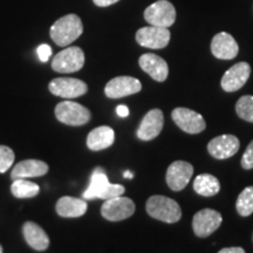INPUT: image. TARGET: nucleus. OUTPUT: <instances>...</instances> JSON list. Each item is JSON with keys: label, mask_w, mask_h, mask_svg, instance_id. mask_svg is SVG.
Wrapping results in <instances>:
<instances>
[{"label": "nucleus", "mask_w": 253, "mask_h": 253, "mask_svg": "<svg viewBox=\"0 0 253 253\" xmlns=\"http://www.w3.org/2000/svg\"><path fill=\"white\" fill-rule=\"evenodd\" d=\"M55 116L67 126H84L90 121L91 114L86 107L74 101H62L55 107Z\"/></svg>", "instance_id": "nucleus-4"}, {"label": "nucleus", "mask_w": 253, "mask_h": 253, "mask_svg": "<svg viewBox=\"0 0 253 253\" xmlns=\"http://www.w3.org/2000/svg\"><path fill=\"white\" fill-rule=\"evenodd\" d=\"M144 19L149 25L169 28L176 21V9L168 0H158L144 11Z\"/></svg>", "instance_id": "nucleus-5"}, {"label": "nucleus", "mask_w": 253, "mask_h": 253, "mask_svg": "<svg viewBox=\"0 0 253 253\" xmlns=\"http://www.w3.org/2000/svg\"><path fill=\"white\" fill-rule=\"evenodd\" d=\"M126 188L121 184H112L109 182L104 170L101 168L94 170L93 175L90 177V183L86 191L82 194V197L86 201L91 199H109L113 197H118L125 194Z\"/></svg>", "instance_id": "nucleus-2"}, {"label": "nucleus", "mask_w": 253, "mask_h": 253, "mask_svg": "<svg viewBox=\"0 0 253 253\" xmlns=\"http://www.w3.org/2000/svg\"><path fill=\"white\" fill-rule=\"evenodd\" d=\"M86 199L65 196L61 197L56 203V212L63 218H78L84 216L87 211Z\"/></svg>", "instance_id": "nucleus-20"}, {"label": "nucleus", "mask_w": 253, "mask_h": 253, "mask_svg": "<svg viewBox=\"0 0 253 253\" xmlns=\"http://www.w3.org/2000/svg\"><path fill=\"white\" fill-rule=\"evenodd\" d=\"M145 210L150 217L164 223H177L182 218V210L175 199L155 195L147 201Z\"/></svg>", "instance_id": "nucleus-3"}, {"label": "nucleus", "mask_w": 253, "mask_h": 253, "mask_svg": "<svg viewBox=\"0 0 253 253\" xmlns=\"http://www.w3.org/2000/svg\"><path fill=\"white\" fill-rule=\"evenodd\" d=\"M48 172V166L39 160H25L19 162L13 168L11 178H30V177H40Z\"/></svg>", "instance_id": "nucleus-19"}, {"label": "nucleus", "mask_w": 253, "mask_h": 253, "mask_svg": "<svg viewBox=\"0 0 253 253\" xmlns=\"http://www.w3.org/2000/svg\"><path fill=\"white\" fill-rule=\"evenodd\" d=\"M84 33V25L79 15L67 14L56 20L50 27L52 40L60 47H66L74 42Z\"/></svg>", "instance_id": "nucleus-1"}, {"label": "nucleus", "mask_w": 253, "mask_h": 253, "mask_svg": "<svg viewBox=\"0 0 253 253\" xmlns=\"http://www.w3.org/2000/svg\"><path fill=\"white\" fill-rule=\"evenodd\" d=\"M40 188L37 183L27 181V178L14 179L11 185V192L17 198H32L39 194Z\"/></svg>", "instance_id": "nucleus-24"}, {"label": "nucleus", "mask_w": 253, "mask_h": 253, "mask_svg": "<svg viewBox=\"0 0 253 253\" xmlns=\"http://www.w3.org/2000/svg\"><path fill=\"white\" fill-rule=\"evenodd\" d=\"M223 221L221 214L212 209H203L198 211L192 219V230L199 238H207L219 229Z\"/></svg>", "instance_id": "nucleus-10"}, {"label": "nucleus", "mask_w": 253, "mask_h": 253, "mask_svg": "<svg viewBox=\"0 0 253 253\" xmlns=\"http://www.w3.org/2000/svg\"><path fill=\"white\" fill-rule=\"evenodd\" d=\"M37 53L41 62H47L48 61L49 56L52 55V48H50L48 45H46V43H43V45H40L38 47Z\"/></svg>", "instance_id": "nucleus-29"}, {"label": "nucleus", "mask_w": 253, "mask_h": 253, "mask_svg": "<svg viewBox=\"0 0 253 253\" xmlns=\"http://www.w3.org/2000/svg\"><path fill=\"white\" fill-rule=\"evenodd\" d=\"M116 114H118L120 118H126L129 115V108L126 106H118Z\"/></svg>", "instance_id": "nucleus-32"}, {"label": "nucleus", "mask_w": 253, "mask_h": 253, "mask_svg": "<svg viewBox=\"0 0 253 253\" xmlns=\"http://www.w3.org/2000/svg\"><path fill=\"white\" fill-rule=\"evenodd\" d=\"M142 89V84L131 77H118L110 80L104 88V94L109 99H122L136 94Z\"/></svg>", "instance_id": "nucleus-14"}, {"label": "nucleus", "mask_w": 253, "mask_h": 253, "mask_svg": "<svg viewBox=\"0 0 253 253\" xmlns=\"http://www.w3.org/2000/svg\"><path fill=\"white\" fill-rule=\"evenodd\" d=\"M1 252H2V246L0 245V253H1Z\"/></svg>", "instance_id": "nucleus-34"}, {"label": "nucleus", "mask_w": 253, "mask_h": 253, "mask_svg": "<svg viewBox=\"0 0 253 253\" xmlns=\"http://www.w3.org/2000/svg\"><path fill=\"white\" fill-rule=\"evenodd\" d=\"M211 52L214 58L219 60H232L238 55L239 47L231 34L220 32L211 41Z\"/></svg>", "instance_id": "nucleus-17"}, {"label": "nucleus", "mask_w": 253, "mask_h": 253, "mask_svg": "<svg viewBox=\"0 0 253 253\" xmlns=\"http://www.w3.org/2000/svg\"><path fill=\"white\" fill-rule=\"evenodd\" d=\"M252 239H253V237H252Z\"/></svg>", "instance_id": "nucleus-35"}, {"label": "nucleus", "mask_w": 253, "mask_h": 253, "mask_svg": "<svg viewBox=\"0 0 253 253\" xmlns=\"http://www.w3.org/2000/svg\"><path fill=\"white\" fill-rule=\"evenodd\" d=\"M194 190L204 197H212L220 190V183L216 176L210 173H201L195 178Z\"/></svg>", "instance_id": "nucleus-23"}, {"label": "nucleus", "mask_w": 253, "mask_h": 253, "mask_svg": "<svg viewBox=\"0 0 253 253\" xmlns=\"http://www.w3.org/2000/svg\"><path fill=\"white\" fill-rule=\"evenodd\" d=\"M135 203L130 198L118 196L106 199L101 207V214L109 221H120L131 217L135 212Z\"/></svg>", "instance_id": "nucleus-7"}, {"label": "nucleus", "mask_w": 253, "mask_h": 253, "mask_svg": "<svg viewBox=\"0 0 253 253\" xmlns=\"http://www.w3.org/2000/svg\"><path fill=\"white\" fill-rule=\"evenodd\" d=\"M163 126L164 116L162 110L151 109L145 114L140 126H138L137 137L142 141L154 140L162 131Z\"/></svg>", "instance_id": "nucleus-16"}, {"label": "nucleus", "mask_w": 253, "mask_h": 253, "mask_svg": "<svg viewBox=\"0 0 253 253\" xmlns=\"http://www.w3.org/2000/svg\"><path fill=\"white\" fill-rule=\"evenodd\" d=\"M240 142L235 135H220L209 142L208 151L217 160H225L238 153Z\"/></svg>", "instance_id": "nucleus-15"}, {"label": "nucleus", "mask_w": 253, "mask_h": 253, "mask_svg": "<svg viewBox=\"0 0 253 253\" xmlns=\"http://www.w3.org/2000/svg\"><path fill=\"white\" fill-rule=\"evenodd\" d=\"M23 233L27 244L36 251H45L49 246L47 233L34 221H26L23 226Z\"/></svg>", "instance_id": "nucleus-22"}, {"label": "nucleus", "mask_w": 253, "mask_h": 253, "mask_svg": "<svg viewBox=\"0 0 253 253\" xmlns=\"http://www.w3.org/2000/svg\"><path fill=\"white\" fill-rule=\"evenodd\" d=\"M170 38H171V34H170L169 28L153 26V25L142 27L136 32V41L138 45L145 48L162 49L168 46Z\"/></svg>", "instance_id": "nucleus-9"}, {"label": "nucleus", "mask_w": 253, "mask_h": 253, "mask_svg": "<svg viewBox=\"0 0 253 253\" xmlns=\"http://www.w3.org/2000/svg\"><path fill=\"white\" fill-rule=\"evenodd\" d=\"M14 153L11 148L6 147V145H0V173L7 171L14 163Z\"/></svg>", "instance_id": "nucleus-27"}, {"label": "nucleus", "mask_w": 253, "mask_h": 253, "mask_svg": "<svg viewBox=\"0 0 253 253\" xmlns=\"http://www.w3.org/2000/svg\"><path fill=\"white\" fill-rule=\"evenodd\" d=\"M236 209L242 217H249L253 213V186H248L240 192L237 198Z\"/></svg>", "instance_id": "nucleus-25"}, {"label": "nucleus", "mask_w": 253, "mask_h": 253, "mask_svg": "<svg viewBox=\"0 0 253 253\" xmlns=\"http://www.w3.org/2000/svg\"><path fill=\"white\" fill-rule=\"evenodd\" d=\"M120 1V0H93V2L99 7H107V6H110L115 2Z\"/></svg>", "instance_id": "nucleus-30"}, {"label": "nucleus", "mask_w": 253, "mask_h": 253, "mask_svg": "<svg viewBox=\"0 0 253 253\" xmlns=\"http://www.w3.org/2000/svg\"><path fill=\"white\" fill-rule=\"evenodd\" d=\"M219 253H245L243 248H224L218 251Z\"/></svg>", "instance_id": "nucleus-31"}, {"label": "nucleus", "mask_w": 253, "mask_h": 253, "mask_svg": "<svg viewBox=\"0 0 253 253\" xmlns=\"http://www.w3.org/2000/svg\"><path fill=\"white\" fill-rule=\"evenodd\" d=\"M236 113L244 121L253 123V96L245 95L242 96L236 103Z\"/></svg>", "instance_id": "nucleus-26"}, {"label": "nucleus", "mask_w": 253, "mask_h": 253, "mask_svg": "<svg viewBox=\"0 0 253 253\" xmlns=\"http://www.w3.org/2000/svg\"><path fill=\"white\" fill-rule=\"evenodd\" d=\"M84 65V53L80 47H67L54 56L52 68L58 73L79 72Z\"/></svg>", "instance_id": "nucleus-6"}, {"label": "nucleus", "mask_w": 253, "mask_h": 253, "mask_svg": "<svg viewBox=\"0 0 253 253\" xmlns=\"http://www.w3.org/2000/svg\"><path fill=\"white\" fill-rule=\"evenodd\" d=\"M251 75V66L248 62H238L227 69L221 78V88L227 93L239 90L244 87Z\"/></svg>", "instance_id": "nucleus-13"}, {"label": "nucleus", "mask_w": 253, "mask_h": 253, "mask_svg": "<svg viewBox=\"0 0 253 253\" xmlns=\"http://www.w3.org/2000/svg\"><path fill=\"white\" fill-rule=\"evenodd\" d=\"M171 118L176 126L183 131H185L186 134H199L207 128V123L201 114L192 109L184 108V107H178V108L173 109Z\"/></svg>", "instance_id": "nucleus-8"}, {"label": "nucleus", "mask_w": 253, "mask_h": 253, "mask_svg": "<svg viewBox=\"0 0 253 253\" xmlns=\"http://www.w3.org/2000/svg\"><path fill=\"white\" fill-rule=\"evenodd\" d=\"M138 63H140V67L147 74H149L155 81H166L169 75V67H168L166 60L156 54H153V53L141 55L138 59Z\"/></svg>", "instance_id": "nucleus-18"}, {"label": "nucleus", "mask_w": 253, "mask_h": 253, "mask_svg": "<svg viewBox=\"0 0 253 253\" xmlns=\"http://www.w3.org/2000/svg\"><path fill=\"white\" fill-rule=\"evenodd\" d=\"M115 141V132L108 126H100L87 136V147L93 151L107 149Z\"/></svg>", "instance_id": "nucleus-21"}, {"label": "nucleus", "mask_w": 253, "mask_h": 253, "mask_svg": "<svg viewBox=\"0 0 253 253\" xmlns=\"http://www.w3.org/2000/svg\"><path fill=\"white\" fill-rule=\"evenodd\" d=\"M242 167L245 170L253 169V141L248 145L242 157Z\"/></svg>", "instance_id": "nucleus-28"}, {"label": "nucleus", "mask_w": 253, "mask_h": 253, "mask_svg": "<svg viewBox=\"0 0 253 253\" xmlns=\"http://www.w3.org/2000/svg\"><path fill=\"white\" fill-rule=\"evenodd\" d=\"M123 177H125V178H132V173L131 172H129V171H126L125 173H123Z\"/></svg>", "instance_id": "nucleus-33"}, {"label": "nucleus", "mask_w": 253, "mask_h": 253, "mask_svg": "<svg viewBox=\"0 0 253 253\" xmlns=\"http://www.w3.org/2000/svg\"><path fill=\"white\" fill-rule=\"evenodd\" d=\"M48 89L55 96L63 99H75L88 91V86L82 80L73 78H58L49 82Z\"/></svg>", "instance_id": "nucleus-11"}, {"label": "nucleus", "mask_w": 253, "mask_h": 253, "mask_svg": "<svg viewBox=\"0 0 253 253\" xmlns=\"http://www.w3.org/2000/svg\"><path fill=\"white\" fill-rule=\"evenodd\" d=\"M194 175V167L185 161H175L167 170V184L172 191H182Z\"/></svg>", "instance_id": "nucleus-12"}]
</instances>
